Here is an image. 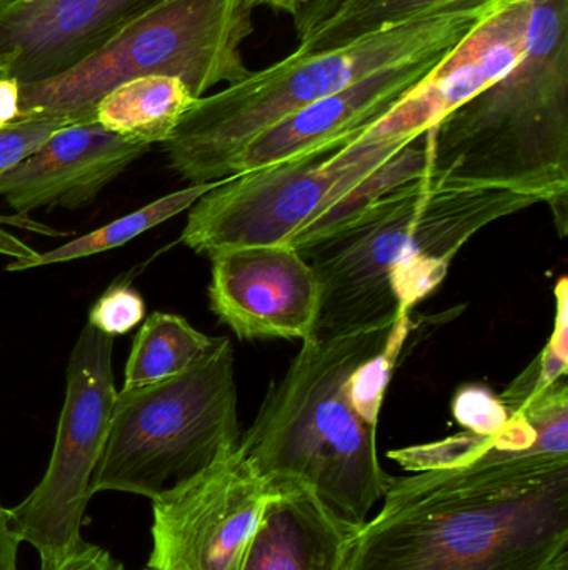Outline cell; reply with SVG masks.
I'll list each match as a JSON object with an SVG mask.
<instances>
[{
	"mask_svg": "<svg viewBox=\"0 0 568 570\" xmlns=\"http://www.w3.org/2000/svg\"><path fill=\"white\" fill-rule=\"evenodd\" d=\"M63 117H23L0 130V177L36 154L53 134L72 126Z\"/></svg>",
	"mask_w": 568,
	"mask_h": 570,
	"instance_id": "cell-20",
	"label": "cell"
},
{
	"mask_svg": "<svg viewBox=\"0 0 568 570\" xmlns=\"http://www.w3.org/2000/svg\"><path fill=\"white\" fill-rule=\"evenodd\" d=\"M20 544L10 525L9 509L0 504V570H19Z\"/></svg>",
	"mask_w": 568,
	"mask_h": 570,
	"instance_id": "cell-24",
	"label": "cell"
},
{
	"mask_svg": "<svg viewBox=\"0 0 568 570\" xmlns=\"http://www.w3.org/2000/svg\"><path fill=\"white\" fill-rule=\"evenodd\" d=\"M536 204L512 190L436 183L427 176L392 187L300 250L320 285L310 337L406 317L446 279L457 254L484 227Z\"/></svg>",
	"mask_w": 568,
	"mask_h": 570,
	"instance_id": "cell-2",
	"label": "cell"
},
{
	"mask_svg": "<svg viewBox=\"0 0 568 570\" xmlns=\"http://www.w3.org/2000/svg\"><path fill=\"white\" fill-rule=\"evenodd\" d=\"M327 2V0H312V2L309 3V6L306 7H316L320 6V3Z\"/></svg>",
	"mask_w": 568,
	"mask_h": 570,
	"instance_id": "cell-29",
	"label": "cell"
},
{
	"mask_svg": "<svg viewBox=\"0 0 568 570\" xmlns=\"http://www.w3.org/2000/svg\"><path fill=\"white\" fill-rule=\"evenodd\" d=\"M457 421L477 435H496L509 424L510 412L500 399L484 389L460 391L454 402Z\"/></svg>",
	"mask_w": 568,
	"mask_h": 570,
	"instance_id": "cell-22",
	"label": "cell"
},
{
	"mask_svg": "<svg viewBox=\"0 0 568 570\" xmlns=\"http://www.w3.org/2000/svg\"><path fill=\"white\" fill-rule=\"evenodd\" d=\"M26 2V0H0V16L9 12V10L16 9L20 3Z\"/></svg>",
	"mask_w": 568,
	"mask_h": 570,
	"instance_id": "cell-28",
	"label": "cell"
},
{
	"mask_svg": "<svg viewBox=\"0 0 568 570\" xmlns=\"http://www.w3.org/2000/svg\"><path fill=\"white\" fill-rule=\"evenodd\" d=\"M213 342L216 337L197 331L182 315L153 312L130 348L122 389L143 387L182 374L212 348Z\"/></svg>",
	"mask_w": 568,
	"mask_h": 570,
	"instance_id": "cell-18",
	"label": "cell"
},
{
	"mask_svg": "<svg viewBox=\"0 0 568 570\" xmlns=\"http://www.w3.org/2000/svg\"><path fill=\"white\" fill-rule=\"evenodd\" d=\"M210 259V308L237 337L307 341L313 334L320 285L296 247H237Z\"/></svg>",
	"mask_w": 568,
	"mask_h": 570,
	"instance_id": "cell-11",
	"label": "cell"
},
{
	"mask_svg": "<svg viewBox=\"0 0 568 570\" xmlns=\"http://www.w3.org/2000/svg\"><path fill=\"white\" fill-rule=\"evenodd\" d=\"M146 301L129 284H113L90 307L89 322L102 334L116 337L136 328L146 317Z\"/></svg>",
	"mask_w": 568,
	"mask_h": 570,
	"instance_id": "cell-21",
	"label": "cell"
},
{
	"mask_svg": "<svg viewBox=\"0 0 568 570\" xmlns=\"http://www.w3.org/2000/svg\"><path fill=\"white\" fill-rule=\"evenodd\" d=\"M340 570H568V448L510 425L469 464L393 478Z\"/></svg>",
	"mask_w": 568,
	"mask_h": 570,
	"instance_id": "cell-1",
	"label": "cell"
},
{
	"mask_svg": "<svg viewBox=\"0 0 568 570\" xmlns=\"http://www.w3.org/2000/svg\"><path fill=\"white\" fill-rule=\"evenodd\" d=\"M162 0H26L0 16V79L56 76Z\"/></svg>",
	"mask_w": 568,
	"mask_h": 570,
	"instance_id": "cell-12",
	"label": "cell"
},
{
	"mask_svg": "<svg viewBox=\"0 0 568 570\" xmlns=\"http://www.w3.org/2000/svg\"><path fill=\"white\" fill-rule=\"evenodd\" d=\"M529 46L517 66L426 132V176L492 187L568 217V0H532Z\"/></svg>",
	"mask_w": 568,
	"mask_h": 570,
	"instance_id": "cell-4",
	"label": "cell"
},
{
	"mask_svg": "<svg viewBox=\"0 0 568 570\" xmlns=\"http://www.w3.org/2000/svg\"><path fill=\"white\" fill-rule=\"evenodd\" d=\"M223 180L196 184V186H189L187 189L177 190V193L169 194V196L160 197V199L140 207L136 213L112 220V223L106 224L100 229L92 230V233L86 234V236L77 237V239L56 247V249L49 250V253H37L36 256L27 257V259H13L12 263L7 264L6 271H9V273H22V271L33 269V267L52 266V264L86 259V257L126 246L127 243L142 236L147 230L153 229V227L167 223L172 217L179 216L183 210L190 209L200 197L219 187Z\"/></svg>",
	"mask_w": 568,
	"mask_h": 570,
	"instance_id": "cell-19",
	"label": "cell"
},
{
	"mask_svg": "<svg viewBox=\"0 0 568 570\" xmlns=\"http://www.w3.org/2000/svg\"><path fill=\"white\" fill-rule=\"evenodd\" d=\"M0 253L13 257V259H27V257L36 256V250L29 249L26 244L20 243L10 234L0 233Z\"/></svg>",
	"mask_w": 568,
	"mask_h": 570,
	"instance_id": "cell-26",
	"label": "cell"
},
{
	"mask_svg": "<svg viewBox=\"0 0 568 570\" xmlns=\"http://www.w3.org/2000/svg\"><path fill=\"white\" fill-rule=\"evenodd\" d=\"M464 0H327L296 17L297 50L320 52Z\"/></svg>",
	"mask_w": 568,
	"mask_h": 570,
	"instance_id": "cell-17",
	"label": "cell"
},
{
	"mask_svg": "<svg viewBox=\"0 0 568 570\" xmlns=\"http://www.w3.org/2000/svg\"><path fill=\"white\" fill-rule=\"evenodd\" d=\"M273 495L239 444L152 499L147 570H242Z\"/></svg>",
	"mask_w": 568,
	"mask_h": 570,
	"instance_id": "cell-10",
	"label": "cell"
},
{
	"mask_svg": "<svg viewBox=\"0 0 568 570\" xmlns=\"http://www.w3.org/2000/svg\"><path fill=\"white\" fill-rule=\"evenodd\" d=\"M197 97L170 76H140L113 87L93 109V122L129 142L166 144Z\"/></svg>",
	"mask_w": 568,
	"mask_h": 570,
	"instance_id": "cell-16",
	"label": "cell"
},
{
	"mask_svg": "<svg viewBox=\"0 0 568 570\" xmlns=\"http://www.w3.org/2000/svg\"><path fill=\"white\" fill-rule=\"evenodd\" d=\"M426 169V134L406 139L372 122L336 149L223 180L190 207L180 240L209 257L282 244L300 253Z\"/></svg>",
	"mask_w": 568,
	"mask_h": 570,
	"instance_id": "cell-6",
	"label": "cell"
},
{
	"mask_svg": "<svg viewBox=\"0 0 568 570\" xmlns=\"http://www.w3.org/2000/svg\"><path fill=\"white\" fill-rule=\"evenodd\" d=\"M440 59L382 70L286 117L240 150L230 177L342 146L382 117Z\"/></svg>",
	"mask_w": 568,
	"mask_h": 570,
	"instance_id": "cell-14",
	"label": "cell"
},
{
	"mask_svg": "<svg viewBox=\"0 0 568 570\" xmlns=\"http://www.w3.org/2000/svg\"><path fill=\"white\" fill-rule=\"evenodd\" d=\"M312 0H253V6L270 7L273 10H282V12L290 13L296 17L303 7L309 6Z\"/></svg>",
	"mask_w": 568,
	"mask_h": 570,
	"instance_id": "cell-27",
	"label": "cell"
},
{
	"mask_svg": "<svg viewBox=\"0 0 568 570\" xmlns=\"http://www.w3.org/2000/svg\"><path fill=\"white\" fill-rule=\"evenodd\" d=\"M142 570H147V569H142Z\"/></svg>",
	"mask_w": 568,
	"mask_h": 570,
	"instance_id": "cell-30",
	"label": "cell"
},
{
	"mask_svg": "<svg viewBox=\"0 0 568 570\" xmlns=\"http://www.w3.org/2000/svg\"><path fill=\"white\" fill-rule=\"evenodd\" d=\"M113 337L86 324L67 362L66 397L42 481L16 508L10 525L49 564L82 541L90 484L116 407Z\"/></svg>",
	"mask_w": 568,
	"mask_h": 570,
	"instance_id": "cell-9",
	"label": "cell"
},
{
	"mask_svg": "<svg viewBox=\"0 0 568 570\" xmlns=\"http://www.w3.org/2000/svg\"><path fill=\"white\" fill-rule=\"evenodd\" d=\"M496 2L464 0L333 49L296 50L267 69L250 70L239 82L197 99L163 144L170 167L190 186L227 179L233 159L263 130L373 73L440 59Z\"/></svg>",
	"mask_w": 568,
	"mask_h": 570,
	"instance_id": "cell-5",
	"label": "cell"
},
{
	"mask_svg": "<svg viewBox=\"0 0 568 570\" xmlns=\"http://www.w3.org/2000/svg\"><path fill=\"white\" fill-rule=\"evenodd\" d=\"M410 318L302 341L283 377L267 392L239 448L269 482L299 485L329 511L362 528L393 475L377 455V424L360 411L357 368L396 338Z\"/></svg>",
	"mask_w": 568,
	"mask_h": 570,
	"instance_id": "cell-3",
	"label": "cell"
},
{
	"mask_svg": "<svg viewBox=\"0 0 568 570\" xmlns=\"http://www.w3.org/2000/svg\"><path fill=\"white\" fill-rule=\"evenodd\" d=\"M20 116V82L0 79V130L16 122Z\"/></svg>",
	"mask_w": 568,
	"mask_h": 570,
	"instance_id": "cell-25",
	"label": "cell"
},
{
	"mask_svg": "<svg viewBox=\"0 0 568 570\" xmlns=\"http://www.w3.org/2000/svg\"><path fill=\"white\" fill-rule=\"evenodd\" d=\"M272 489L242 570H340L360 528L337 518L307 489Z\"/></svg>",
	"mask_w": 568,
	"mask_h": 570,
	"instance_id": "cell-15",
	"label": "cell"
},
{
	"mask_svg": "<svg viewBox=\"0 0 568 570\" xmlns=\"http://www.w3.org/2000/svg\"><path fill=\"white\" fill-rule=\"evenodd\" d=\"M40 570H126L109 551L96 544L80 541L76 548L57 558L49 564H40Z\"/></svg>",
	"mask_w": 568,
	"mask_h": 570,
	"instance_id": "cell-23",
	"label": "cell"
},
{
	"mask_svg": "<svg viewBox=\"0 0 568 570\" xmlns=\"http://www.w3.org/2000/svg\"><path fill=\"white\" fill-rule=\"evenodd\" d=\"M149 149L97 122L72 124L0 177V197L19 214L80 209Z\"/></svg>",
	"mask_w": 568,
	"mask_h": 570,
	"instance_id": "cell-13",
	"label": "cell"
},
{
	"mask_svg": "<svg viewBox=\"0 0 568 570\" xmlns=\"http://www.w3.org/2000/svg\"><path fill=\"white\" fill-rule=\"evenodd\" d=\"M236 357L226 337L182 374L117 395L90 494L150 499L239 444Z\"/></svg>",
	"mask_w": 568,
	"mask_h": 570,
	"instance_id": "cell-8",
	"label": "cell"
},
{
	"mask_svg": "<svg viewBox=\"0 0 568 570\" xmlns=\"http://www.w3.org/2000/svg\"><path fill=\"white\" fill-rule=\"evenodd\" d=\"M253 0H162L63 72L20 83V116L93 122L107 92L140 76H170L200 99L249 76L242 46Z\"/></svg>",
	"mask_w": 568,
	"mask_h": 570,
	"instance_id": "cell-7",
	"label": "cell"
}]
</instances>
